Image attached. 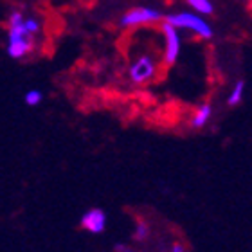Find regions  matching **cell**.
Returning <instances> with one entry per match:
<instances>
[{"instance_id": "obj_8", "label": "cell", "mask_w": 252, "mask_h": 252, "mask_svg": "<svg viewBox=\"0 0 252 252\" xmlns=\"http://www.w3.org/2000/svg\"><path fill=\"white\" fill-rule=\"evenodd\" d=\"M189 5H191V9L194 13H198V15H213V4H211V0H186Z\"/></svg>"}, {"instance_id": "obj_15", "label": "cell", "mask_w": 252, "mask_h": 252, "mask_svg": "<svg viewBox=\"0 0 252 252\" xmlns=\"http://www.w3.org/2000/svg\"><path fill=\"white\" fill-rule=\"evenodd\" d=\"M125 252H130V251H125Z\"/></svg>"}, {"instance_id": "obj_3", "label": "cell", "mask_w": 252, "mask_h": 252, "mask_svg": "<svg viewBox=\"0 0 252 252\" xmlns=\"http://www.w3.org/2000/svg\"><path fill=\"white\" fill-rule=\"evenodd\" d=\"M166 20L169 24H173L179 29H188L193 34H196L202 40H211L213 38V27L209 26V22L204 20L202 15L193 13V11H182V13H175V15H168Z\"/></svg>"}, {"instance_id": "obj_9", "label": "cell", "mask_w": 252, "mask_h": 252, "mask_svg": "<svg viewBox=\"0 0 252 252\" xmlns=\"http://www.w3.org/2000/svg\"><path fill=\"white\" fill-rule=\"evenodd\" d=\"M243 90H245V83H243V81H238V83L232 87L229 97H227V105L229 106L240 105V101L243 99Z\"/></svg>"}, {"instance_id": "obj_4", "label": "cell", "mask_w": 252, "mask_h": 252, "mask_svg": "<svg viewBox=\"0 0 252 252\" xmlns=\"http://www.w3.org/2000/svg\"><path fill=\"white\" fill-rule=\"evenodd\" d=\"M164 18L166 16H162L160 11L141 5V7H133V9L126 11L119 20V26L123 29H137V27L153 26V24H162Z\"/></svg>"}, {"instance_id": "obj_6", "label": "cell", "mask_w": 252, "mask_h": 252, "mask_svg": "<svg viewBox=\"0 0 252 252\" xmlns=\"http://www.w3.org/2000/svg\"><path fill=\"white\" fill-rule=\"evenodd\" d=\"M81 227L90 231L92 234H99V232L105 231L106 225V215L101 209H90L87 211L83 216H81Z\"/></svg>"}, {"instance_id": "obj_7", "label": "cell", "mask_w": 252, "mask_h": 252, "mask_svg": "<svg viewBox=\"0 0 252 252\" xmlns=\"http://www.w3.org/2000/svg\"><path fill=\"white\" fill-rule=\"evenodd\" d=\"M211 114H213V106L209 103H202V105L194 110L193 119H191V126L194 128H202V126L207 125V121L211 119Z\"/></svg>"}, {"instance_id": "obj_14", "label": "cell", "mask_w": 252, "mask_h": 252, "mask_svg": "<svg viewBox=\"0 0 252 252\" xmlns=\"http://www.w3.org/2000/svg\"><path fill=\"white\" fill-rule=\"evenodd\" d=\"M126 249L123 247V245H116V252H125Z\"/></svg>"}, {"instance_id": "obj_13", "label": "cell", "mask_w": 252, "mask_h": 252, "mask_svg": "<svg viewBox=\"0 0 252 252\" xmlns=\"http://www.w3.org/2000/svg\"><path fill=\"white\" fill-rule=\"evenodd\" d=\"M171 252H186V249H184V245H182V243H173Z\"/></svg>"}, {"instance_id": "obj_11", "label": "cell", "mask_w": 252, "mask_h": 252, "mask_svg": "<svg viewBox=\"0 0 252 252\" xmlns=\"http://www.w3.org/2000/svg\"><path fill=\"white\" fill-rule=\"evenodd\" d=\"M42 92L40 90H29L26 94V103L29 106H36V105H40L42 103Z\"/></svg>"}, {"instance_id": "obj_5", "label": "cell", "mask_w": 252, "mask_h": 252, "mask_svg": "<svg viewBox=\"0 0 252 252\" xmlns=\"http://www.w3.org/2000/svg\"><path fill=\"white\" fill-rule=\"evenodd\" d=\"M160 32H162V38H164V49H162V54H160L162 65H173L179 60L180 45H182L179 27H175L173 24H169L164 18V22L160 24Z\"/></svg>"}, {"instance_id": "obj_10", "label": "cell", "mask_w": 252, "mask_h": 252, "mask_svg": "<svg viewBox=\"0 0 252 252\" xmlns=\"http://www.w3.org/2000/svg\"><path fill=\"white\" fill-rule=\"evenodd\" d=\"M135 240H139V242H144L148 236H150V227H148L146 221L139 220L137 221V227H135Z\"/></svg>"}, {"instance_id": "obj_1", "label": "cell", "mask_w": 252, "mask_h": 252, "mask_svg": "<svg viewBox=\"0 0 252 252\" xmlns=\"http://www.w3.org/2000/svg\"><path fill=\"white\" fill-rule=\"evenodd\" d=\"M26 18L24 13L18 9L11 11L9 16H7V54L11 58L15 60H22L29 56L34 49V34L26 29Z\"/></svg>"}, {"instance_id": "obj_2", "label": "cell", "mask_w": 252, "mask_h": 252, "mask_svg": "<svg viewBox=\"0 0 252 252\" xmlns=\"http://www.w3.org/2000/svg\"><path fill=\"white\" fill-rule=\"evenodd\" d=\"M162 60H157L153 53H141L135 58H131L128 65V76L130 81L135 85H148L158 76Z\"/></svg>"}, {"instance_id": "obj_12", "label": "cell", "mask_w": 252, "mask_h": 252, "mask_svg": "<svg viewBox=\"0 0 252 252\" xmlns=\"http://www.w3.org/2000/svg\"><path fill=\"white\" fill-rule=\"evenodd\" d=\"M26 29L31 32V34H34V36H36L38 32H40V29H42V26H40L38 18H34V16H27V18H26Z\"/></svg>"}]
</instances>
